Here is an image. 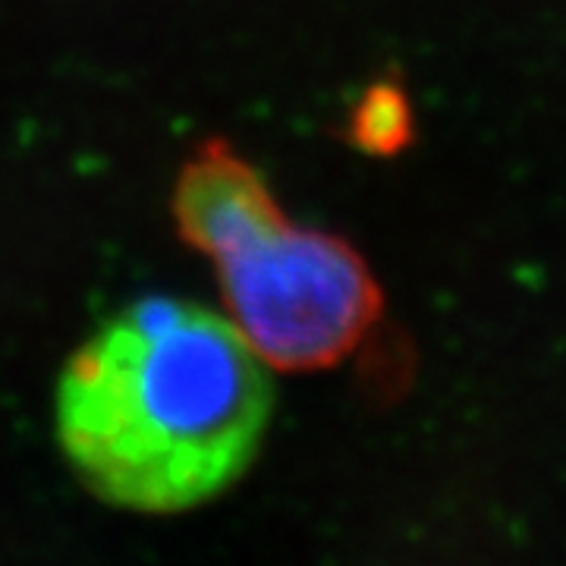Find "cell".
<instances>
[{"label":"cell","instance_id":"277c9868","mask_svg":"<svg viewBox=\"0 0 566 566\" xmlns=\"http://www.w3.org/2000/svg\"><path fill=\"white\" fill-rule=\"evenodd\" d=\"M409 133H412L409 102L390 82L371 85L359 98L349 120V136L368 155H397L409 142Z\"/></svg>","mask_w":566,"mask_h":566},{"label":"cell","instance_id":"6da1fadb","mask_svg":"<svg viewBox=\"0 0 566 566\" xmlns=\"http://www.w3.org/2000/svg\"><path fill=\"white\" fill-rule=\"evenodd\" d=\"M271 409V375L237 324L151 296L114 315L66 363L57 434L102 501L180 513L243 475Z\"/></svg>","mask_w":566,"mask_h":566},{"label":"cell","instance_id":"7a4b0ae2","mask_svg":"<svg viewBox=\"0 0 566 566\" xmlns=\"http://www.w3.org/2000/svg\"><path fill=\"white\" fill-rule=\"evenodd\" d=\"M211 259L237 331L281 368L337 363L381 308L371 271L344 240L286 223L283 211Z\"/></svg>","mask_w":566,"mask_h":566},{"label":"cell","instance_id":"3957f363","mask_svg":"<svg viewBox=\"0 0 566 566\" xmlns=\"http://www.w3.org/2000/svg\"><path fill=\"white\" fill-rule=\"evenodd\" d=\"M174 211L182 237L205 255H214L281 208L255 167L237 158L221 142H211L186 164Z\"/></svg>","mask_w":566,"mask_h":566}]
</instances>
